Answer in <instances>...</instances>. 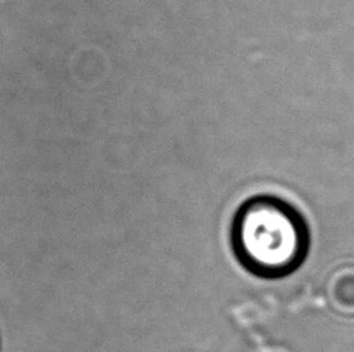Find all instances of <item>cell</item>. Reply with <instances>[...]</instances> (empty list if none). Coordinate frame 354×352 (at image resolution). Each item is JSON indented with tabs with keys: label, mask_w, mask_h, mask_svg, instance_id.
Listing matches in <instances>:
<instances>
[{
	"label": "cell",
	"mask_w": 354,
	"mask_h": 352,
	"mask_svg": "<svg viewBox=\"0 0 354 352\" xmlns=\"http://www.w3.org/2000/svg\"><path fill=\"white\" fill-rule=\"evenodd\" d=\"M232 247L248 272L281 278L305 262L309 233L292 206L278 199L260 197L245 204L236 215Z\"/></svg>",
	"instance_id": "1"
}]
</instances>
